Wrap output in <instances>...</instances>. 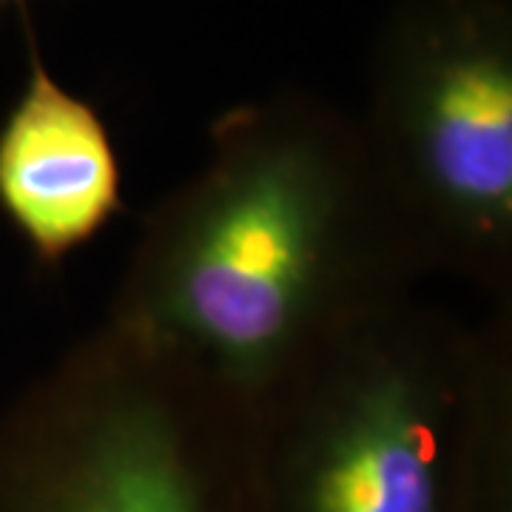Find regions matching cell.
Wrapping results in <instances>:
<instances>
[{
    "label": "cell",
    "mask_w": 512,
    "mask_h": 512,
    "mask_svg": "<svg viewBox=\"0 0 512 512\" xmlns=\"http://www.w3.org/2000/svg\"><path fill=\"white\" fill-rule=\"evenodd\" d=\"M421 276L359 123L282 89L211 126L208 163L148 214L109 316L254 404Z\"/></svg>",
    "instance_id": "cell-1"
},
{
    "label": "cell",
    "mask_w": 512,
    "mask_h": 512,
    "mask_svg": "<svg viewBox=\"0 0 512 512\" xmlns=\"http://www.w3.org/2000/svg\"><path fill=\"white\" fill-rule=\"evenodd\" d=\"M20 15L29 72L0 123V214L40 265H60L123 211V171L100 111L57 80Z\"/></svg>",
    "instance_id": "cell-5"
},
{
    "label": "cell",
    "mask_w": 512,
    "mask_h": 512,
    "mask_svg": "<svg viewBox=\"0 0 512 512\" xmlns=\"http://www.w3.org/2000/svg\"><path fill=\"white\" fill-rule=\"evenodd\" d=\"M6 6H15V9H29V0H0V9H6Z\"/></svg>",
    "instance_id": "cell-6"
},
{
    "label": "cell",
    "mask_w": 512,
    "mask_h": 512,
    "mask_svg": "<svg viewBox=\"0 0 512 512\" xmlns=\"http://www.w3.org/2000/svg\"><path fill=\"white\" fill-rule=\"evenodd\" d=\"M359 123L421 274L512 296V0H399Z\"/></svg>",
    "instance_id": "cell-4"
},
{
    "label": "cell",
    "mask_w": 512,
    "mask_h": 512,
    "mask_svg": "<svg viewBox=\"0 0 512 512\" xmlns=\"http://www.w3.org/2000/svg\"><path fill=\"white\" fill-rule=\"evenodd\" d=\"M0 512H262L254 404L109 316L3 410Z\"/></svg>",
    "instance_id": "cell-3"
},
{
    "label": "cell",
    "mask_w": 512,
    "mask_h": 512,
    "mask_svg": "<svg viewBox=\"0 0 512 512\" xmlns=\"http://www.w3.org/2000/svg\"><path fill=\"white\" fill-rule=\"evenodd\" d=\"M262 512H512V296L473 325L413 293L254 402Z\"/></svg>",
    "instance_id": "cell-2"
}]
</instances>
